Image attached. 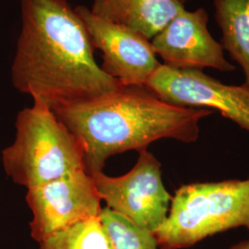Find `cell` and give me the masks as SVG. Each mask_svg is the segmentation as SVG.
I'll use <instances>...</instances> for the list:
<instances>
[{"label": "cell", "mask_w": 249, "mask_h": 249, "mask_svg": "<svg viewBox=\"0 0 249 249\" xmlns=\"http://www.w3.org/2000/svg\"><path fill=\"white\" fill-rule=\"evenodd\" d=\"M20 16L11 65L17 90L55 110L122 86L96 62L89 34L68 0H20Z\"/></svg>", "instance_id": "cell-1"}, {"label": "cell", "mask_w": 249, "mask_h": 249, "mask_svg": "<svg viewBox=\"0 0 249 249\" xmlns=\"http://www.w3.org/2000/svg\"><path fill=\"white\" fill-rule=\"evenodd\" d=\"M83 146L85 168L102 172L113 155L147 150L161 139L194 143L207 108L170 105L145 86H120L97 98L53 110Z\"/></svg>", "instance_id": "cell-2"}, {"label": "cell", "mask_w": 249, "mask_h": 249, "mask_svg": "<svg viewBox=\"0 0 249 249\" xmlns=\"http://www.w3.org/2000/svg\"><path fill=\"white\" fill-rule=\"evenodd\" d=\"M16 119V138L2 151L6 174L27 189L85 170L80 140L42 99L34 97Z\"/></svg>", "instance_id": "cell-3"}, {"label": "cell", "mask_w": 249, "mask_h": 249, "mask_svg": "<svg viewBox=\"0 0 249 249\" xmlns=\"http://www.w3.org/2000/svg\"><path fill=\"white\" fill-rule=\"evenodd\" d=\"M238 227L249 233V178L182 185L153 232L159 249H186Z\"/></svg>", "instance_id": "cell-4"}, {"label": "cell", "mask_w": 249, "mask_h": 249, "mask_svg": "<svg viewBox=\"0 0 249 249\" xmlns=\"http://www.w3.org/2000/svg\"><path fill=\"white\" fill-rule=\"evenodd\" d=\"M107 208L137 226L155 231L165 221L172 196L163 185L161 163L147 150L139 152L133 168L121 177L89 175Z\"/></svg>", "instance_id": "cell-5"}, {"label": "cell", "mask_w": 249, "mask_h": 249, "mask_svg": "<svg viewBox=\"0 0 249 249\" xmlns=\"http://www.w3.org/2000/svg\"><path fill=\"white\" fill-rule=\"evenodd\" d=\"M158 98L176 107L213 108L249 132V87L227 85L203 70L175 69L163 64L144 85Z\"/></svg>", "instance_id": "cell-6"}, {"label": "cell", "mask_w": 249, "mask_h": 249, "mask_svg": "<svg viewBox=\"0 0 249 249\" xmlns=\"http://www.w3.org/2000/svg\"><path fill=\"white\" fill-rule=\"evenodd\" d=\"M26 202L33 214L31 236L38 243L100 216L103 210L94 182L85 170L27 189Z\"/></svg>", "instance_id": "cell-7"}, {"label": "cell", "mask_w": 249, "mask_h": 249, "mask_svg": "<svg viewBox=\"0 0 249 249\" xmlns=\"http://www.w3.org/2000/svg\"><path fill=\"white\" fill-rule=\"evenodd\" d=\"M94 49L103 53L101 69L122 86H144L160 63L151 40L127 27L93 14L85 6L75 8Z\"/></svg>", "instance_id": "cell-8"}, {"label": "cell", "mask_w": 249, "mask_h": 249, "mask_svg": "<svg viewBox=\"0 0 249 249\" xmlns=\"http://www.w3.org/2000/svg\"><path fill=\"white\" fill-rule=\"evenodd\" d=\"M209 15L203 8L184 9L151 40L152 48L163 65L182 70L215 69L235 71L226 60L223 46L208 30Z\"/></svg>", "instance_id": "cell-9"}, {"label": "cell", "mask_w": 249, "mask_h": 249, "mask_svg": "<svg viewBox=\"0 0 249 249\" xmlns=\"http://www.w3.org/2000/svg\"><path fill=\"white\" fill-rule=\"evenodd\" d=\"M184 9L180 0H91L89 9L151 40Z\"/></svg>", "instance_id": "cell-10"}, {"label": "cell", "mask_w": 249, "mask_h": 249, "mask_svg": "<svg viewBox=\"0 0 249 249\" xmlns=\"http://www.w3.org/2000/svg\"><path fill=\"white\" fill-rule=\"evenodd\" d=\"M222 45L237 63L249 87V0H213Z\"/></svg>", "instance_id": "cell-11"}, {"label": "cell", "mask_w": 249, "mask_h": 249, "mask_svg": "<svg viewBox=\"0 0 249 249\" xmlns=\"http://www.w3.org/2000/svg\"><path fill=\"white\" fill-rule=\"evenodd\" d=\"M39 249H113L100 216L80 222L39 243Z\"/></svg>", "instance_id": "cell-12"}, {"label": "cell", "mask_w": 249, "mask_h": 249, "mask_svg": "<svg viewBox=\"0 0 249 249\" xmlns=\"http://www.w3.org/2000/svg\"><path fill=\"white\" fill-rule=\"evenodd\" d=\"M113 249H159L153 231L137 226L123 216L104 208L100 214Z\"/></svg>", "instance_id": "cell-13"}, {"label": "cell", "mask_w": 249, "mask_h": 249, "mask_svg": "<svg viewBox=\"0 0 249 249\" xmlns=\"http://www.w3.org/2000/svg\"><path fill=\"white\" fill-rule=\"evenodd\" d=\"M227 249H249V239L241 241L237 244H234Z\"/></svg>", "instance_id": "cell-14"}, {"label": "cell", "mask_w": 249, "mask_h": 249, "mask_svg": "<svg viewBox=\"0 0 249 249\" xmlns=\"http://www.w3.org/2000/svg\"><path fill=\"white\" fill-rule=\"evenodd\" d=\"M182 3H185V2H187V0H180Z\"/></svg>", "instance_id": "cell-15"}]
</instances>
